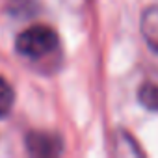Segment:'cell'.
Instances as JSON below:
<instances>
[{
  "instance_id": "1",
  "label": "cell",
  "mask_w": 158,
  "mask_h": 158,
  "mask_svg": "<svg viewBox=\"0 0 158 158\" xmlns=\"http://www.w3.org/2000/svg\"><path fill=\"white\" fill-rule=\"evenodd\" d=\"M15 47H17L19 54L37 60V58L50 54L58 47V37L52 28H48L45 24H35L19 34Z\"/></svg>"
},
{
  "instance_id": "2",
  "label": "cell",
  "mask_w": 158,
  "mask_h": 158,
  "mask_svg": "<svg viewBox=\"0 0 158 158\" xmlns=\"http://www.w3.org/2000/svg\"><path fill=\"white\" fill-rule=\"evenodd\" d=\"M26 147L32 156L52 158V156L61 154L63 141L54 132H30L26 136Z\"/></svg>"
},
{
  "instance_id": "3",
  "label": "cell",
  "mask_w": 158,
  "mask_h": 158,
  "mask_svg": "<svg viewBox=\"0 0 158 158\" xmlns=\"http://www.w3.org/2000/svg\"><path fill=\"white\" fill-rule=\"evenodd\" d=\"M139 32L147 43V47L158 52V6H151L141 13Z\"/></svg>"
},
{
  "instance_id": "4",
  "label": "cell",
  "mask_w": 158,
  "mask_h": 158,
  "mask_svg": "<svg viewBox=\"0 0 158 158\" xmlns=\"http://www.w3.org/2000/svg\"><path fill=\"white\" fill-rule=\"evenodd\" d=\"M138 101L143 108L151 112H158V86L154 84H143L138 89Z\"/></svg>"
},
{
  "instance_id": "5",
  "label": "cell",
  "mask_w": 158,
  "mask_h": 158,
  "mask_svg": "<svg viewBox=\"0 0 158 158\" xmlns=\"http://www.w3.org/2000/svg\"><path fill=\"white\" fill-rule=\"evenodd\" d=\"M15 102V91L6 78L0 76V117H6Z\"/></svg>"
}]
</instances>
